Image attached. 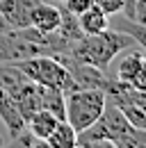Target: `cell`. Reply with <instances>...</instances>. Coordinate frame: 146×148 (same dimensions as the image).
Listing matches in <instances>:
<instances>
[{
  "instance_id": "cell-14",
  "label": "cell",
  "mask_w": 146,
  "mask_h": 148,
  "mask_svg": "<svg viewBox=\"0 0 146 148\" xmlns=\"http://www.w3.org/2000/svg\"><path fill=\"white\" fill-rule=\"evenodd\" d=\"M128 123L139 132H146V103L144 100H130V103H121L119 105Z\"/></svg>"
},
{
  "instance_id": "cell-19",
  "label": "cell",
  "mask_w": 146,
  "mask_h": 148,
  "mask_svg": "<svg viewBox=\"0 0 146 148\" xmlns=\"http://www.w3.org/2000/svg\"><path fill=\"white\" fill-rule=\"evenodd\" d=\"M0 144H2V139H0Z\"/></svg>"
},
{
  "instance_id": "cell-17",
  "label": "cell",
  "mask_w": 146,
  "mask_h": 148,
  "mask_svg": "<svg viewBox=\"0 0 146 148\" xmlns=\"http://www.w3.org/2000/svg\"><path fill=\"white\" fill-rule=\"evenodd\" d=\"M130 18L146 25V0H135L132 2V16Z\"/></svg>"
},
{
  "instance_id": "cell-7",
  "label": "cell",
  "mask_w": 146,
  "mask_h": 148,
  "mask_svg": "<svg viewBox=\"0 0 146 148\" xmlns=\"http://www.w3.org/2000/svg\"><path fill=\"white\" fill-rule=\"evenodd\" d=\"M0 121L5 123V128L9 130L12 139L21 137V134L25 132V128H28L23 114H21L18 107H16V100L5 91V89H0Z\"/></svg>"
},
{
  "instance_id": "cell-2",
  "label": "cell",
  "mask_w": 146,
  "mask_h": 148,
  "mask_svg": "<svg viewBox=\"0 0 146 148\" xmlns=\"http://www.w3.org/2000/svg\"><path fill=\"white\" fill-rule=\"evenodd\" d=\"M14 64L36 84L57 87L64 93L78 89L66 64L55 55H34V57H28V59H21V62H14Z\"/></svg>"
},
{
  "instance_id": "cell-16",
  "label": "cell",
  "mask_w": 146,
  "mask_h": 148,
  "mask_svg": "<svg viewBox=\"0 0 146 148\" xmlns=\"http://www.w3.org/2000/svg\"><path fill=\"white\" fill-rule=\"evenodd\" d=\"M94 5L98 9H103L107 16L121 14V9H123V0H94Z\"/></svg>"
},
{
  "instance_id": "cell-12",
  "label": "cell",
  "mask_w": 146,
  "mask_h": 148,
  "mask_svg": "<svg viewBox=\"0 0 146 148\" xmlns=\"http://www.w3.org/2000/svg\"><path fill=\"white\" fill-rule=\"evenodd\" d=\"M116 16H119V14H116ZM110 27L130 34V37L135 39V43H139V46L146 50V25H144V23H137V21H132V18H128V16L121 14L119 18L110 21Z\"/></svg>"
},
{
  "instance_id": "cell-5",
  "label": "cell",
  "mask_w": 146,
  "mask_h": 148,
  "mask_svg": "<svg viewBox=\"0 0 146 148\" xmlns=\"http://www.w3.org/2000/svg\"><path fill=\"white\" fill-rule=\"evenodd\" d=\"M41 0H0V12H2V18L7 21L9 30L30 27L32 9Z\"/></svg>"
},
{
  "instance_id": "cell-11",
  "label": "cell",
  "mask_w": 146,
  "mask_h": 148,
  "mask_svg": "<svg viewBox=\"0 0 146 148\" xmlns=\"http://www.w3.org/2000/svg\"><path fill=\"white\" fill-rule=\"evenodd\" d=\"M75 141H78V132L71 128V123L66 119H62L55 125V130L46 137L43 146H48V148H75Z\"/></svg>"
},
{
  "instance_id": "cell-8",
  "label": "cell",
  "mask_w": 146,
  "mask_h": 148,
  "mask_svg": "<svg viewBox=\"0 0 146 148\" xmlns=\"http://www.w3.org/2000/svg\"><path fill=\"white\" fill-rule=\"evenodd\" d=\"M39 98H41V110H48L57 119L66 116V93L57 87L39 84Z\"/></svg>"
},
{
  "instance_id": "cell-4",
  "label": "cell",
  "mask_w": 146,
  "mask_h": 148,
  "mask_svg": "<svg viewBox=\"0 0 146 148\" xmlns=\"http://www.w3.org/2000/svg\"><path fill=\"white\" fill-rule=\"evenodd\" d=\"M34 55H46V48L39 46L28 37H23L21 30L0 32V62H21Z\"/></svg>"
},
{
  "instance_id": "cell-18",
  "label": "cell",
  "mask_w": 146,
  "mask_h": 148,
  "mask_svg": "<svg viewBox=\"0 0 146 148\" xmlns=\"http://www.w3.org/2000/svg\"><path fill=\"white\" fill-rule=\"evenodd\" d=\"M9 30V25H7V21L2 18V12H0V32H7Z\"/></svg>"
},
{
  "instance_id": "cell-9",
  "label": "cell",
  "mask_w": 146,
  "mask_h": 148,
  "mask_svg": "<svg viewBox=\"0 0 146 148\" xmlns=\"http://www.w3.org/2000/svg\"><path fill=\"white\" fill-rule=\"evenodd\" d=\"M59 121H62V119H57V116L50 114L48 110H39L34 116H30V119H28V128H25V130H28L34 139H39V141L43 144V141H46V137L55 130V125H57Z\"/></svg>"
},
{
  "instance_id": "cell-13",
  "label": "cell",
  "mask_w": 146,
  "mask_h": 148,
  "mask_svg": "<svg viewBox=\"0 0 146 148\" xmlns=\"http://www.w3.org/2000/svg\"><path fill=\"white\" fill-rule=\"evenodd\" d=\"M146 66V57L139 55V53H132L130 57H126L119 66V73H116V80L126 82V84H132L137 80V75L142 73V69Z\"/></svg>"
},
{
  "instance_id": "cell-6",
  "label": "cell",
  "mask_w": 146,
  "mask_h": 148,
  "mask_svg": "<svg viewBox=\"0 0 146 148\" xmlns=\"http://www.w3.org/2000/svg\"><path fill=\"white\" fill-rule=\"evenodd\" d=\"M62 23V9L59 5H53V2H39L34 9H32V16H30V27H34L43 34H50L59 27Z\"/></svg>"
},
{
  "instance_id": "cell-1",
  "label": "cell",
  "mask_w": 146,
  "mask_h": 148,
  "mask_svg": "<svg viewBox=\"0 0 146 148\" xmlns=\"http://www.w3.org/2000/svg\"><path fill=\"white\" fill-rule=\"evenodd\" d=\"M130 46H135V39L121 32V30H114V27H107L98 34H82L69 48L66 55L73 57L75 62H82V64H89V66H96L101 71H107V66L112 64V59L128 50Z\"/></svg>"
},
{
  "instance_id": "cell-15",
  "label": "cell",
  "mask_w": 146,
  "mask_h": 148,
  "mask_svg": "<svg viewBox=\"0 0 146 148\" xmlns=\"http://www.w3.org/2000/svg\"><path fill=\"white\" fill-rule=\"evenodd\" d=\"M62 7L66 12H71L73 16H80L82 12H87L89 7H94V0H62Z\"/></svg>"
},
{
  "instance_id": "cell-10",
  "label": "cell",
  "mask_w": 146,
  "mask_h": 148,
  "mask_svg": "<svg viewBox=\"0 0 146 148\" xmlns=\"http://www.w3.org/2000/svg\"><path fill=\"white\" fill-rule=\"evenodd\" d=\"M78 25H80L82 34H98V32L110 27V16L94 5V7H89L87 12H82L78 16Z\"/></svg>"
},
{
  "instance_id": "cell-3",
  "label": "cell",
  "mask_w": 146,
  "mask_h": 148,
  "mask_svg": "<svg viewBox=\"0 0 146 148\" xmlns=\"http://www.w3.org/2000/svg\"><path fill=\"white\" fill-rule=\"evenodd\" d=\"M107 105V93L101 89H75L66 93V121L75 132H82L94 121L101 119V114Z\"/></svg>"
}]
</instances>
